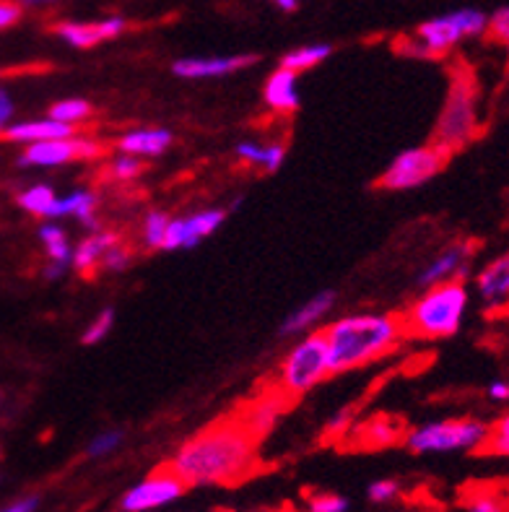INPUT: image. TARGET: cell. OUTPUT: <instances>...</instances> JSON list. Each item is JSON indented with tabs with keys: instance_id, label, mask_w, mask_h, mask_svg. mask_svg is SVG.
<instances>
[{
	"instance_id": "ab89813d",
	"label": "cell",
	"mask_w": 509,
	"mask_h": 512,
	"mask_svg": "<svg viewBox=\"0 0 509 512\" xmlns=\"http://www.w3.org/2000/svg\"><path fill=\"white\" fill-rule=\"evenodd\" d=\"M486 396L491 403H509V383L507 380H494L486 388Z\"/></svg>"
},
{
	"instance_id": "30bf717a",
	"label": "cell",
	"mask_w": 509,
	"mask_h": 512,
	"mask_svg": "<svg viewBox=\"0 0 509 512\" xmlns=\"http://www.w3.org/2000/svg\"><path fill=\"white\" fill-rule=\"evenodd\" d=\"M187 492V484L169 466L156 468L154 474L141 479L120 500V512H156L174 505Z\"/></svg>"
},
{
	"instance_id": "60d3db41",
	"label": "cell",
	"mask_w": 509,
	"mask_h": 512,
	"mask_svg": "<svg viewBox=\"0 0 509 512\" xmlns=\"http://www.w3.org/2000/svg\"><path fill=\"white\" fill-rule=\"evenodd\" d=\"M39 497L29 494V497H21V500L11 502V505L0 507V512H37Z\"/></svg>"
},
{
	"instance_id": "5bb4252c",
	"label": "cell",
	"mask_w": 509,
	"mask_h": 512,
	"mask_svg": "<svg viewBox=\"0 0 509 512\" xmlns=\"http://www.w3.org/2000/svg\"><path fill=\"white\" fill-rule=\"evenodd\" d=\"M258 55L242 52V55H213V58H180L172 63V73L187 81H206V78H224L232 73L247 71L258 63Z\"/></svg>"
},
{
	"instance_id": "d4e9b609",
	"label": "cell",
	"mask_w": 509,
	"mask_h": 512,
	"mask_svg": "<svg viewBox=\"0 0 509 512\" xmlns=\"http://www.w3.org/2000/svg\"><path fill=\"white\" fill-rule=\"evenodd\" d=\"M330 55H333V45H328V42H320V45H304V47H297V50L286 52L284 58H281V68L294 73L312 71V68H317V65H323Z\"/></svg>"
},
{
	"instance_id": "d6986e66",
	"label": "cell",
	"mask_w": 509,
	"mask_h": 512,
	"mask_svg": "<svg viewBox=\"0 0 509 512\" xmlns=\"http://www.w3.org/2000/svg\"><path fill=\"white\" fill-rule=\"evenodd\" d=\"M123 237L117 232H110V229H99V232H89V237L78 242L73 247V258H71V268L86 279H94L99 276V266H102V258L107 255L115 242H120Z\"/></svg>"
},
{
	"instance_id": "8fae6325",
	"label": "cell",
	"mask_w": 509,
	"mask_h": 512,
	"mask_svg": "<svg viewBox=\"0 0 509 512\" xmlns=\"http://www.w3.org/2000/svg\"><path fill=\"white\" fill-rule=\"evenodd\" d=\"M226 216H229L226 208H206V211H195L190 216L172 219L167 229V240H164V250L169 253V250H190V247H198L206 237H211L213 232H219Z\"/></svg>"
},
{
	"instance_id": "cb8c5ba5",
	"label": "cell",
	"mask_w": 509,
	"mask_h": 512,
	"mask_svg": "<svg viewBox=\"0 0 509 512\" xmlns=\"http://www.w3.org/2000/svg\"><path fill=\"white\" fill-rule=\"evenodd\" d=\"M463 512H509V487L471 484L460 497Z\"/></svg>"
},
{
	"instance_id": "9c48e42d",
	"label": "cell",
	"mask_w": 509,
	"mask_h": 512,
	"mask_svg": "<svg viewBox=\"0 0 509 512\" xmlns=\"http://www.w3.org/2000/svg\"><path fill=\"white\" fill-rule=\"evenodd\" d=\"M104 154V143L89 136L52 138V141L32 143L19 156L21 167H63L73 162H89Z\"/></svg>"
},
{
	"instance_id": "f1b7e54d",
	"label": "cell",
	"mask_w": 509,
	"mask_h": 512,
	"mask_svg": "<svg viewBox=\"0 0 509 512\" xmlns=\"http://www.w3.org/2000/svg\"><path fill=\"white\" fill-rule=\"evenodd\" d=\"M169 221H172V216L167 211H149V214L143 216L141 242L146 250H164Z\"/></svg>"
},
{
	"instance_id": "7a4b0ae2",
	"label": "cell",
	"mask_w": 509,
	"mask_h": 512,
	"mask_svg": "<svg viewBox=\"0 0 509 512\" xmlns=\"http://www.w3.org/2000/svg\"><path fill=\"white\" fill-rule=\"evenodd\" d=\"M330 354L333 375L361 370L380 362L406 341L400 315L393 312H354L320 328Z\"/></svg>"
},
{
	"instance_id": "5b68a950",
	"label": "cell",
	"mask_w": 509,
	"mask_h": 512,
	"mask_svg": "<svg viewBox=\"0 0 509 512\" xmlns=\"http://www.w3.org/2000/svg\"><path fill=\"white\" fill-rule=\"evenodd\" d=\"M330 377H333V370H330V354L325 336L323 331H312L304 333L297 344L286 351V357L278 364L273 390H278L291 403L307 396L310 390L323 385Z\"/></svg>"
},
{
	"instance_id": "e575fe53",
	"label": "cell",
	"mask_w": 509,
	"mask_h": 512,
	"mask_svg": "<svg viewBox=\"0 0 509 512\" xmlns=\"http://www.w3.org/2000/svg\"><path fill=\"white\" fill-rule=\"evenodd\" d=\"M130 263H133V250L120 240L107 250V255L102 258V266H99V273H123L128 271Z\"/></svg>"
},
{
	"instance_id": "484cf974",
	"label": "cell",
	"mask_w": 509,
	"mask_h": 512,
	"mask_svg": "<svg viewBox=\"0 0 509 512\" xmlns=\"http://www.w3.org/2000/svg\"><path fill=\"white\" fill-rule=\"evenodd\" d=\"M39 240L45 245V253L50 263H60V266L71 268V258H73V247L68 242V234L60 224L55 221H47L39 227Z\"/></svg>"
},
{
	"instance_id": "1f68e13d",
	"label": "cell",
	"mask_w": 509,
	"mask_h": 512,
	"mask_svg": "<svg viewBox=\"0 0 509 512\" xmlns=\"http://www.w3.org/2000/svg\"><path fill=\"white\" fill-rule=\"evenodd\" d=\"M361 435H364V445L367 448H387L393 442L400 440V432L395 424H390L387 419H372L361 427Z\"/></svg>"
},
{
	"instance_id": "9a60e30c",
	"label": "cell",
	"mask_w": 509,
	"mask_h": 512,
	"mask_svg": "<svg viewBox=\"0 0 509 512\" xmlns=\"http://www.w3.org/2000/svg\"><path fill=\"white\" fill-rule=\"evenodd\" d=\"M476 294L491 315H504L509 310V253L489 260L476 273Z\"/></svg>"
},
{
	"instance_id": "b9f144b4",
	"label": "cell",
	"mask_w": 509,
	"mask_h": 512,
	"mask_svg": "<svg viewBox=\"0 0 509 512\" xmlns=\"http://www.w3.org/2000/svg\"><path fill=\"white\" fill-rule=\"evenodd\" d=\"M11 117H13V102L8 97L6 89H0V133L11 125Z\"/></svg>"
},
{
	"instance_id": "f35d334b",
	"label": "cell",
	"mask_w": 509,
	"mask_h": 512,
	"mask_svg": "<svg viewBox=\"0 0 509 512\" xmlns=\"http://www.w3.org/2000/svg\"><path fill=\"white\" fill-rule=\"evenodd\" d=\"M21 13H24V8H21L19 0H0V32L19 24Z\"/></svg>"
},
{
	"instance_id": "f546056e",
	"label": "cell",
	"mask_w": 509,
	"mask_h": 512,
	"mask_svg": "<svg viewBox=\"0 0 509 512\" xmlns=\"http://www.w3.org/2000/svg\"><path fill=\"white\" fill-rule=\"evenodd\" d=\"M478 455H489V458H509V411L507 414L497 416V419L489 424L484 448H481V453Z\"/></svg>"
},
{
	"instance_id": "ac0fdd59",
	"label": "cell",
	"mask_w": 509,
	"mask_h": 512,
	"mask_svg": "<svg viewBox=\"0 0 509 512\" xmlns=\"http://www.w3.org/2000/svg\"><path fill=\"white\" fill-rule=\"evenodd\" d=\"M299 73L286 71L278 65V71L265 78L263 84V102L265 107L276 115H291L299 110L302 97H299Z\"/></svg>"
},
{
	"instance_id": "e0dca14e",
	"label": "cell",
	"mask_w": 509,
	"mask_h": 512,
	"mask_svg": "<svg viewBox=\"0 0 509 512\" xmlns=\"http://www.w3.org/2000/svg\"><path fill=\"white\" fill-rule=\"evenodd\" d=\"M286 409H289V401H286L278 390L271 388L265 390L263 396L255 398V401L245 403V406L237 411V416L247 424V429H250L252 435L258 437V440H263V437L276 427L278 419H281V414H284Z\"/></svg>"
},
{
	"instance_id": "7402d4cb",
	"label": "cell",
	"mask_w": 509,
	"mask_h": 512,
	"mask_svg": "<svg viewBox=\"0 0 509 512\" xmlns=\"http://www.w3.org/2000/svg\"><path fill=\"white\" fill-rule=\"evenodd\" d=\"M97 195L91 190H73L68 195H58L55 208H52V219H63V216H73L84 224L89 232H99L102 224L97 219Z\"/></svg>"
},
{
	"instance_id": "836d02e7",
	"label": "cell",
	"mask_w": 509,
	"mask_h": 512,
	"mask_svg": "<svg viewBox=\"0 0 509 512\" xmlns=\"http://www.w3.org/2000/svg\"><path fill=\"white\" fill-rule=\"evenodd\" d=\"M125 440V432L123 429H104L99 435H94L86 445V455L89 458H107V455L115 453Z\"/></svg>"
},
{
	"instance_id": "4316f807",
	"label": "cell",
	"mask_w": 509,
	"mask_h": 512,
	"mask_svg": "<svg viewBox=\"0 0 509 512\" xmlns=\"http://www.w3.org/2000/svg\"><path fill=\"white\" fill-rule=\"evenodd\" d=\"M55 201H58V195L50 185H32V188L21 190L16 203L24 208L26 214L39 216V219H52V208H55Z\"/></svg>"
},
{
	"instance_id": "d590c367",
	"label": "cell",
	"mask_w": 509,
	"mask_h": 512,
	"mask_svg": "<svg viewBox=\"0 0 509 512\" xmlns=\"http://www.w3.org/2000/svg\"><path fill=\"white\" fill-rule=\"evenodd\" d=\"M304 512H348V500L346 497H341V494L317 492L307 500Z\"/></svg>"
},
{
	"instance_id": "f6af8a7d",
	"label": "cell",
	"mask_w": 509,
	"mask_h": 512,
	"mask_svg": "<svg viewBox=\"0 0 509 512\" xmlns=\"http://www.w3.org/2000/svg\"><path fill=\"white\" fill-rule=\"evenodd\" d=\"M21 8L29 6V8H39V6H52V3H60V0H19Z\"/></svg>"
},
{
	"instance_id": "603a6c76",
	"label": "cell",
	"mask_w": 509,
	"mask_h": 512,
	"mask_svg": "<svg viewBox=\"0 0 509 512\" xmlns=\"http://www.w3.org/2000/svg\"><path fill=\"white\" fill-rule=\"evenodd\" d=\"M234 156L239 162L247 164L260 172H278L286 162V146L284 143H260V141H239L234 146Z\"/></svg>"
},
{
	"instance_id": "2e32d148",
	"label": "cell",
	"mask_w": 509,
	"mask_h": 512,
	"mask_svg": "<svg viewBox=\"0 0 509 512\" xmlns=\"http://www.w3.org/2000/svg\"><path fill=\"white\" fill-rule=\"evenodd\" d=\"M338 294L333 289H323V292L312 294L304 305H299L297 310H291L284 318L278 333L281 336H299V333H312L317 328L320 331V323L328 318L333 307H336Z\"/></svg>"
},
{
	"instance_id": "3957f363",
	"label": "cell",
	"mask_w": 509,
	"mask_h": 512,
	"mask_svg": "<svg viewBox=\"0 0 509 512\" xmlns=\"http://www.w3.org/2000/svg\"><path fill=\"white\" fill-rule=\"evenodd\" d=\"M468 305H471V292L465 281L424 286V292L400 312L403 333L406 338H419V341L452 338L463 328Z\"/></svg>"
},
{
	"instance_id": "277c9868",
	"label": "cell",
	"mask_w": 509,
	"mask_h": 512,
	"mask_svg": "<svg viewBox=\"0 0 509 512\" xmlns=\"http://www.w3.org/2000/svg\"><path fill=\"white\" fill-rule=\"evenodd\" d=\"M481 136V110H478V84L473 73L458 65L452 68L445 102L432 130V143L447 154H458Z\"/></svg>"
},
{
	"instance_id": "4dcf8cb0",
	"label": "cell",
	"mask_w": 509,
	"mask_h": 512,
	"mask_svg": "<svg viewBox=\"0 0 509 512\" xmlns=\"http://www.w3.org/2000/svg\"><path fill=\"white\" fill-rule=\"evenodd\" d=\"M143 169H146V159L115 151V156L107 162V177L112 182H133L143 175Z\"/></svg>"
},
{
	"instance_id": "6da1fadb",
	"label": "cell",
	"mask_w": 509,
	"mask_h": 512,
	"mask_svg": "<svg viewBox=\"0 0 509 512\" xmlns=\"http://www.w3.org/2000/svg\"><path fill=\"white\" fill-rule=\"evenodd\" d=\"M258 437L237 414L195 432L167 466L190 487H234L258 471Z\"/></svg>"
},
{
	"instance_id": "83f0119b",
	"label": "cell",
	"mask_w": 509,
	"mask_h": 512,
	"mask_svg": "<svg viewBox=\"0 0 509 512\" xmlns=\"http://www.w3.org/2000/svg\"><path fill=\"white\" fill-rule=\"evenodd\" d=\"M47 117L58 120V123L78 128V125H84L86 120H91V117H94V104L86 102V99H78V97L60 99V102L52 104L50 112H47Z\"/></svg>"
},
{
	"instance_id": "7bdbcfd3",
	"label": "cell",
	"mask_w": 509,
	"mask_h": 512,
	"mask_svg": "<svg viewBox=\"0 0 509 512\" xmlns=\"http://www.w3.org/2000/svg\"><path fill=\"white\" fill-rule=\"evenodd\" d=\"M65 271H68V266H60V263H50V260H47L45 279L47 281H58L60 276H65Z\"/></svg>"
},
{
	"instance_id": "44dd1931",
	"label": "cell",
	"mask_w": 509,
	"mask_h": 512,
	"mask_svg": "<svg viewBox=\"0 0 509 512\" xmlns=\"http://www.w3.org/2000/svg\"><path fill=\"white\" fill-rule=\"evenodd\" d=\"M76 133L78 128H73V125H65L58 123V120H52V117H45V120H24V123L8 125V128L0 133V141L32 146V143L52 141V138H68L76 136Z\"/></svg>"
},
{
	"instance_id": "8d00e7d4",
	"label": "cell",
	"mask_w": 509,
	"mask_h": 512,
	"mask_svg": "<svg viewBox=\"0 0 509 512\" xmlns=\"http://www.w3.org/2000/svg\"><path fill=\"white\" fill-rule=\"evenodd\" d=\"M486 37L509 50V6H502L491 13L489 26H486Z\"/></svg>"
},
{
	"instance_id": "ba28073f",
	"label": "cell",
	"mask_w": 509,
	"mask_h": 512,
	"mask_svg": "<svg viewBox=\"0 0 509 512\" xmlns=\"http://www.w3.org/2000/svg\"><path fill=\"white\" fill-rule=\"evenodd\" d=\"M489 26V16L478 8H458L445 16H434V19L424 21L413 29L416 39L424 45L429 60H439L450 55L463 39L481 37L486 34Z\"/></svg>"
},
{
	"instance_id": "52a82bcc",
	"label": "cell",
	"mask_w": 509,
	"mask_h": 512,
	"mask_svg": "<svg viewBox=\"0 0 509 512\" xmlns=\"http://www.w3.org/2000/svg\"><path fill=\"white\" fill-rule=\"evenodd\" d=\"M447 162H450V154L439 149L437 143L429 141L421 146H411V149L395 154L393 162L382 169V175L377 177L374 185L385 193H406V190L432 182L447 167Z\"/></svg>"
},
{
	"instance_id": "ee69618b",
	"label": "cell",
	"mask_w": 509,
	"mask_h": 512,
	"mask_svg": "<svg viewBox=\"0 0 509 512\" xmlns=\"http://www.w3.org/2000/svg\"><path fill=\"white\" fill-rule=\"evenodd\" d=\"M271 3H276V6L281 8V11H286V13L297 11V8H299V0H271Z\"/></svg>"
},
{
	"instance_id": "bcb514c9",
	"label": "cell",
	"mask_w": 509,
	"mask_h": 512,
	"mask_svg": "<svg viewBox=\"0 0 509 512\" xmlns=\"http://www.w3.org/2000/svg\"><path fill=\"white\" fill-rule=\"evenodd\" d=\"M507 312H509V310H507Z\"/></svg>"
},
{
	"instance_id": "4fadbf2b",
	"label": "cell",
	"mask_w": 509,
	"mask_h": 512,
	"mask_svg": "<svg viewBox=\"0 0 509 512\" xmlns=\"http://www.w3.org/2000/svg\"><path fill=\"white\" fill-rule=\"evenodd\" d=\"M473 255H476V242H452L426 263L424 271L419 273V284L434 286L445 281H465L471 273Z\"/></svg>"
},
{
	"instance_id": "d6a6232c",
	"label": "cell",
	"mask_w": 509,
	"mask_h": 512,
	"mask_svg": "<svg viewBox=\"0 0 509 512\" xmlns=\"http://www.w3.org/2000/svg\"><path fill=\"white\" fill-rule=\"evenodd\" d=\"M112 328H115V310H112V307H104L97 318L86 325V331L81 333V344L84 346L102 344L104 338L112 333Z\"/></svg>"
},
{
	"instance_id": "ffe728a7",
	"label": "cell",
	"mask_w": 509,
	"mask_h": 512,
	"mask_svg": "<svg viewBox=\"0 0 509 512\" xmlns=\"http://www.w3.org/2000/svg\"><path fill=\"white\" fill-rule=\"evenodd\" d=\"M174 143V133L167 128H133L125 130L115 141V151L133 154L138 159H156Z\"/></svg>"
},
{
	"instance_id": "8992f818",
	"label": "cell",
	"mask_w": 509,
	"mask_h": 512,
	"mask_svg": "<svg viewBox=\"0 0 509 512\" xmlns=\"http://www.w3.org/2000/svg\"><path fill=\"white\" fill-rule=\"evenodd\" d=\"M489 424L473 416L437 419L408 429L403 445L413 455H445V453H481Z\"/></svg>"
},
{
	"instance_id": "74e56055",
	"label": "cell",
	"mask_w": 509,
	"mask_h": 512,
	"mask_svg": "<svg viewBox=\"0 0 509 512\" xmlns=\"http://www.w3.org/2000/svg\"><path fill=\"white\" fill-rule=\"evenodd\" d=\"M400 484L395 479H377L367 487V497L374 505H387V502L398 500Z\"/></svg>"
},
{
	"instance_id": "7c38bea8",
	"label": "cell",
	"mask_w": 509,
	"mask_h": 512,
	"mask_svg": "<svg viewBox=\"0 0 509 512\" xmlns=\"http://www.w3.org/2000/svg\"><path fill=\"white\" fill-rule=\"evenodd\" d=\"M128 26V19L123 16H107L99 21H58L52 24V32L76 50H94L102 42H110L128 32Z\"/></svg>"
}]
</instances>
